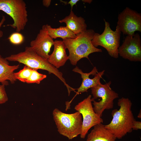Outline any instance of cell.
I'll list each match as a JSON object with an SVG mask.
<instances>
[{"mask_svg": "<svg viewBox=\"0 0 141 141\" xmlns=\"http://www.w3.org/2000/svg\"><path fill=\"white\" fill-rule=\"evenodd\" d=\"M118 105L120 108L112 110L111 121L104 126L116 139H120L132 132L133 123L135 120L131 110L132 103L130 99L122 97L118 100Z\"/></svg>", "mask_w": 141, "mask_h": 141, "instance_id": "obj_1", "label": "cell"}, {"mask_svg": "<svg viewBox=\"0 0 141 141\" xmlns=\"http://www.w3.org/2000/svg\"><path fill=\"white\" fill-rule=\"evenodd\" d=\"M95 33L93 30H87L77 35L75 38H68L63 39L69 51V60L72 64L76 65L78 62L83 58L89 60L88 56L92 53L102 52L101 49L95 47L91 43Z\"/></svg>", "mask_w": 141, "mask_h": 141, "instance_id": "obj_2", "label": "cell"}, {"mask_svg": "<svg viewBox=\"0 0 141 141\" xmlns=\"http://www.w3.org/2000/svg\"><path fill=\"white\" fill-rule=\"evenodd\" d=\"M5 58L8 61L17 62L23 64L32 69L47 71L49 74L55 75L63 83L66 87L68 93H70L73 90V88L67 84L61 72L50 64L47 60L37 55L30 46L26 47L24 51L11 55Z\"/></svg>", "mask_w": 141, "mask_h": 141, "instance_id": "obj_3", "label": "cell"}, {"mask_svg": "<svg viewBox=\"0 0 141 141\" xmlns=\"http://www.w3.org/2000/svg\"><path fill=\"white\" fill-rule=\"evenodd\" d=\"M54 120L59 133L71 140L80 134L82 127V115L78 111L64 113L56 108L52 112Z\"/></svg>", "mask_w": 141, "mask_h": 141, "instance_id": "obj_4", "label": "cell"}, {"mask_svg": "<svg viewBox=\"0 0 141 141\" xmlns=\"http://www.w3.org/2000/svg\"><path fill=\"white\" fill-rule=\"evenodd\" d=\"M111 81L104 84L100 82L91 88L93 109L101 117L105 110L113 108L114 100L119 97L118 94L111 87Z\"/></svg>", "mask_w": 141, "mask_h": 141, "instance_id": "obj_5", "label": "cell"}, {"mask_svg": "<svg viewBox=\"0 0 141 141\" xmlns=\"http://www.w3.org/2000/svg\"><path fill=\"white\" fill-rule=\"evenodd\" d=\"M26 4L23 0H0V11H2L13 19V23L7 25L20 32L28 21Z\"/></svg>", "mask_w": 141, "mask_h": 141, "instance_id": "obj_6", "label": "cell"}, {"mask_svg": "<svg viewBox=\"0 0 141 141\" xmlns=\"http://www.w3.org/2000/svg\"><path fill=\"white\" fill-rule=\"evenodd\" d=\"M105 28L101 34L95 33L91 40L93 45L97 48L101 46L107 50L111 57L115 58L119 57L118 49L120 46L121 32L116 26L115 31L111 28L109 23L104 19Z\"/></svg>", "mask_w": 141, "mask_h": 141, "instance_id": "obj_7", "label": "cell"}, {"mask_svg": "<svg viewBox=\"0 0 141 141\" xmlns=\"http://www.w3.org/2000/svg\"><path fill=\"white\" fill-rule=\"evenodd\" d=\"M92 102L91 96L90 95L74 107L75 109L80 113L83 117L82 129L80 134L81 138H85L89 130L91 127L103 122V119L94 111Z\"/></svg>", "mask_w": 141, "mask_h": 141, "instance_id": "obj_8", "label": "cell"}, {"mask_svg": "<svg viewBox=\"0 0 141 141\" xmlns=\"http://www.w3.org/2000/svg\"><path fill=\"white\" fill-rule=\"evenodd\" d=\"M125 35H134L136 31L141 32V14L126 7L119 14L117 25Z\"/></svg>", "mask_w": 141, "mask_h": 141, "instance_id": "obj_9", "label": "cell"}, {"mask_svg": "<svg viewBox=\"0 0 141 141\" xmlns=\"http://www.w3.org/2000/svg\"><path fill=\"white\" fill-rule=\"evenodd\" d=\"M118 53L122 58L131 61H141V39L138 33L127 35L118 49Z\"/></svg>", "mask_w": 141, "mask_h": 141, "instance_id": "obj_10", "label": "cell"}, {"mask_svg": "<svg viewBox=\"0 0 141 141\" xmlns=\"http://www.w3.org/2000/svg\"><path fill=\"white\" fill-rule=\"evenodd\" d=\"M54 42L48 33L45 25H44L35 39L31 42L30 47L39 56L47 60Z\"/></svg>", "mask_w": 141, "mask_h": 141, "instance_id": "obj_11", "label": "cell"}, {"mask_svg": "<svg viewBox=\"0 0 141 141\" xmlns=\"http://www.w3.org/2000/svg\"><path fill=\"white\" fill-rule=\"evenodd\" d=\"M72 71L80 74L82 79V81L80 87L76 89L77 90L76 94L72 100L71 102L74 97L77 95L82 93L86 92L90 88L95 86L100 83V80L104 74L105 70L98 72V70L96 67H94L92 70L88 73L83 72L82 70L76 66Z\"/></svg>", "mask_w": 141, "mask_h": 141, "instance_id": "obj_12", "label": "cell"}, {"mask_svg": "<svg viewBox=\"0 0 141 141\" xmlns=\"http://www.w3.org/2000/svg\"><path fill=\"white\" fill-rule=\"evenodd\" d=\"M53 45V51L49 55L47 60L50 64L58 69L64 65L69 57L66 52L67 48L63 40H55Z\"/></svg>", "mask_w": 141, "mask_h": 141, "instance_id": "obj_13", "label": "cell"}, {"mask_svg": "<svg viewBox=\"0 0 141 141\" xmlns=\"http://www.w3.org/2000/svg\"><path fill=\"white\" fill-rule=\"evenodd\" d=\"M59 22L65 23L66 26L76 35L87 30L85 20L81 17L77 16L72 10H70L69 15L59 20Z\"/></svg>", "mask_w": 141, "mask_h": 141, "instance_id": "obj_14", "label": "cell"}, {"mask_svg": "<svg viewBox=\"0 0 141 141\" xmlns=\"http://www.w3.org/2000/svg\"><path fill=\"white\" fill-rule=\"evenodd\" d=\"M19 65L10 66L5 58L0 55V83L5 86L8 85V80L12 84L16 80L15 78L14 71L19 67Z\"/></svg>", "mask_w": 141, "mask_h": 141, "instance_id": "obj_15", "label": "cell"}, {"mask_svg": "<svg viewBox=\"0 0 141 141\" xmlns=\"http://www.w3.org/2000/svg\"><path fill=\"white\" fill-rule=\"evenodd\" d=\"M87 135L86 141H115L114 134L102 123L97 125Z\"/></svg>", "mask_w": 141, "mask_h": 141, "instance_id": "obj_16", "label": "cell"}, {"mask_svg": "<svg viewBox=\"0 0 141 141\" xmlns=\"http://www.w3.org/2000/svg\"><path fill=\"white\" fill-rule=\"evenodd\" d=\"M48 33L53 39L60 37L62 39L66 38H75L76 35L66 26H61L57 28H53L48 24L45 25Z\"/></svg>", "mask_w": 141, "mask_h": 141, "instance_id": "obj_17", "label": "cell"}, {"mask_svg": "<svg viewBox=\"0 0 141 141\" xmlns=\"http://www.w3.org/2000/svg\"><path fill=\"white\" fill-rule=\"evenodd\" d=\"M33 69L25 65L23 68L19 71L14 73V76L15 79L24 83H26L29 78Z\"/></svg>", "mask_w": 141, "mask_h": 141, "instance_id": "obj_18", "label": "cell"}, {"mask_svg": "<svg viewBox=\"0 0 141 141\" xmlns=\"http://www.w3.org/2000/svg\"><path fill=\"white\" fill-rule=\"evenodd\" d=\"M37 70L33 69L32 74L26 83L39 84L42 80L46 78V75L39 73Z\"/></svg>", "mask_w": 141, "mask_h": 141, "instance_id": "obj_19", "label": "cell"}, {"mask_svg": "<svg viewBox=\"0 0 141 141\" xmlns=\"http://www.w3.org/2000/svg\"><path fill=\"white\" fill-rule=\"evenodd\" d=\"M8 39L10 42L14 45H19L24 42V37L19 32H15L12 33L8 37Z\"/></svg>", "mask_w": 141, "mask_h": 141, "instance_id": "obj_20", "label": "cell"}, {"mask_svg": "<svg viewBox=\"0 0 141 141\" xmlns=\"http://www.w3.org/2000/svg\"><path fill=\"white\" fill-rule=\"evenodd\" d=\"M5 86L4 85L0 84V104L5 103L8 100Z\"/></svg>", "mask_w": 141, "mask_h": 141, "instance_id": "obj_21", "label": "cell"}, {"mask_svg": "<svg viewBox=\"0 0 141 141\" xmlns=\"http://www.w3.org/2000/svg\"><path fill=\"white\" fill-rule=\"evenodd\" d=\"M132 130H138L141 129V122L139 121L134 120L132 126Z\"/></svg>", "mask_w": 141, "mask_h": 141, "instance_id": "obj_22", "label": "cell"}, {"mask_svg": "<svg viewBox=\"0 0 141 141\" xmlns=\"http://www.w3.org/2000/svg\"><path fill=\"white\" fill-rule=\"evenodd\" d=\"M5 20L6 19L5 16H3L0 22V28L5 21ZM3 35V31L0 30V38L2 37Z\"/></svg>", "mask_w": 141, "mask_h": 141, "instance_id": "obj_23", "label": "cell"}, {"mask_svg": "<svg viewBox=\"0 0 141 141\" xmlns=\"http://www.w3.org/2000/svg\"><path fill=\"white\" fill-rule=\"evenodd\" d=\"M51 2V0H43L42 3L43 5L46 7H48L50 5Z\"/></svg>", "mask_w": 141, "mask_h": 141, "instance_id": "obj_24", "label": "cell"}, {"mask_svg": "<svg viewBox=\"0 0 141 141\" xmlns=\"http://www.w3.org/2000/svg\"><path fill=\"white\" fill-rule=\"evenodd\" d=\"M79 0H70L68 3V4H70L71 7V10H72L73 6L76 5Z\"/></svg>", "mask_w": 141, "mask_h": 141, "instance_id": "obj_25", "label": "cell"}, {"mask_svg": "<svg viewBox=\"0 0 141 141\" xmlns=\"http://www.w3.org/2000/svg\"><path fill=\"white\" fill-rule=\"evenodd\" d=\"M83 2L86 3H90L92 2V0H81Z\"/></svg>", "mask_w": 141, "mask_h": 141, "instance_id": "obj_26", "label": "cell"}, {"mask_svg": "<svg viewBox=\"0 0 141 141\" xmlns=\"http://www.w3.org/2000/svg\"><path fill=\"white\" fill-rule=\"evenodd\" d=\"M141 110H140L139 111V113H138V115L137 116V117L139 118V119H141Z\"/></svg>", "mask_w": 141, "mask_h": 141, "instance_id": "obj_27", "label": "cell"}]
</instances>
